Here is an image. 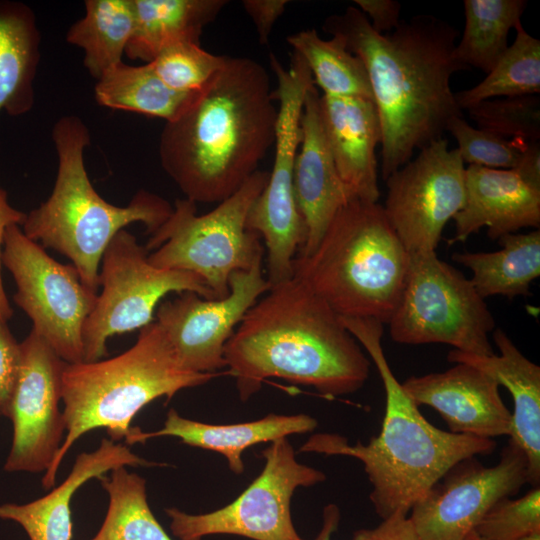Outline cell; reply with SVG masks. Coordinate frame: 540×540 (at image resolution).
<instances>
[{"mask_svg":"<svg viewBox=\"0 0 540 540\" xmlns=\"http://www.w3.org/2000/svg\"><path fill=\"white\" fill-rule=\"evenodd\" d=\"M467 111L479 129L503 138L540 139V99L536 95L493 98Z\"/></svg>","mask_w":540,"mask_h":540,"instance_id":"35","label":"cell"},{"mask_svg":"<svg viewBox=\"0 0 540 540\" xmlns=\"http://www.w3.org/2000/svg\"><path fill=\"white\" fill-rule=\"evenodd\" d=\"M98 479L109 503L99 531L90 540H172L150 509L143 477L119 467Z\"/></svg>","mask_w":540,"mask_h":540,"instance_id":"32","label":"cell"},{"mask_svg":"<svg viewBox=\"0 0 540 540\" xmlns=\"http://www.w3.org/2000/svg\"><path fill=\"white\" fill-rule=\"evenodd\" d=\"M277 80L275 155L268 182L253 203L247 227L264 240L267 249V280L270 286L293 277L295 255L307 239V227L294 192V170L302 139L301 117L309 89L314 85L305 61L295 52L289 68L271 55Z\"/></svg>","mask_w":540,"mask_h":540,"instance_id":"9","label":"cell"},{"mask_svg":"<svg viewBox=\"0 0 540 540\" xmlns=\"http://www.w3.org/2000/svg\"><path fill=\"white\" fill-rule=\"evenodd\" d=\"M199 93L168 87L150 63L132 66L121 62L97 80L95 86L99 105L162 118L166 122L180 117Z\"/></svg>","mask_w":540,"mask_h":540,"instance_id":"28","label":"cell"},{"mask_svg":"<svg viewBox=\"0 0 540 540\" xmlns=\"http://www.w3.org/2000/svg\"><path fill=\"white\" fill-rule=\"evenodd\" d=\"M526 483V456L509 439L494 466L475 456L452 466L412 506L409 518L420 540H464L496 502Z\"/></svg>","mask_w":540,"mask_h":540,"instance_id":"15","label":"cell"},{"mask_svg":"<svg viewBox=\"0 0 540 540\" xmlns=\"http://www.w3.org/2000/svg\"><path fill=\"white\" fill-rule=\"evenodd\" d=\"M463 35L454 50L466 68L490 72L508 48V35L527 7L525 0H464Z\"/></svg>","mask_w":540,"mask_h":540,"instance_id":"30","label":"cell"},{"mask_svg":"<svg viewBox=\"0 0 540 540\" xmlns=\"http://www.w3.org/2000/svg\"><path fill=\"white\" fill-rule=\"evenodd\" d=\"M516 37L503 56L476 86L455 92L461 110L501 97L536 95L540 92V41L519 22Z\"/></svg>","mask_w":540,"mask_h":540,"instance_id":"33","label":"cell"},{"mask_svg":"<svg viewBox=\"0 0 540 540\" xmlns=\"http://www.w3.org/2000/svg\"><path fill=\"white\" fill-rule=\"evenodd\" d=\"M446 131L457 141L463 162L491 169H513L529 142L472 127L462 116L452 118Z\"/></svg>","mask_w":540,"mask_h":540,"instance_id":"36","label":"cell"},{"mask_svg":"<svg viewBox=\"0 0 540 540\" xmlns=\"http://www.w3.org/2000/svg\"><path fill=\"white\" fill-rule=\"evenodd\" d=\"M319 99L318 90L313 85L304 102L302 139L294 170L295 198L307 227V239L298 255L303 257L315 250L335 214L353 199L331 155Z\"/></svg>","mask_w":540,"mask_h":540,"instance_id":"19","label":"cell"},{"mask_svg":"<svg viewBox=\"0 0 540 540\" xmlns=\"http://www.w3.org/2000/svg\"><path fill=\"white\" fill-rule=\"evenodd\" d=\"M454 236L449 244L463 242L487 227L491 239L516 233L522 228H540V191L512 169L465 168V201L453 217Z\"/></svg>","mask_w":540,"mask_h":540,"instance_id":"20","label":"cell"},{"mask_svg":"<svg viewBox=\"0 0 540 540\" xmlns=\"http://www.w3.org/2000/svg\"><path fill=\"white\" fill-rule=\"evenodd\" d=\"M520 540H540V533H535V534H532V535H529L527 537H524Z\"/></svg>","mask_w":540,"mask_h":540,"instance_id":"46","label":"cell"},{"mask_svg":"<svg viewBox=\"0 0 540 540\" xmlns=\"http://www.w3.org/2000/svg\"><path fill=\"white\" fill-rule=\"evenodd\" d=\"M228 2L225 0H132L134 29L125 54L151 62L167 46L200 44L203 28Z\"/></svg>","mask_w":540,"mask_h":540,"instance_id":"25","label":"cell"},{"mask_svg":"<svg viewBox=\"0 0 540 540\" xmlns=\"http://www.w3.org/2000/svg\"><path fill=\"white\" fill-rule=\"evenodd\" d=\"M126 445L103 438L92 452L80 453L66 479L47 495L26 504L0 505V519L18 523L30 540H71L70 502L81 485L126 466H151Z\"/></svg>","mask_w":540,"mask_h":540,"instance_id":"23","label":"cell"},{"mask_svg":"<svg viewBox=\"0 0 540 540\" xmlns=\"http://www.w3.org/2000/svg\"><path fill=\"white\" fill-rule=\"evenodd\" d=\"M264 467L231 503L203 514L165 509L170 530L178 540L228 534L252 540H304L296 531L290 503L299 487L325 481V474L297 461L287 437L270 442L261 451Z\"/></svg>","mask_w":540,"mask_h":540,"instance_id":"13","label":"cell"},{"mask_svg":"<svg viewBox=\"0 0 540 540\" xmlns=\"http://www.w3.org/2000/svg\"><path fill=\"white\" fill-rule=\"evenodd\" d=\"M492 338L499 354L475 355L451 350V363L472 365L489 376L511 394L514 410L510 440L524 452L528 463V483L540 482V367L525 357L508 335L495 328Z\"/></svg>","mask_w":540,"mask_h":540,"instance_id":"22","label":"cell"},{"mask_svg":"<svg viewBox=\"0 0 540 540\" xmlns=\"http://www.w3.org/2000/svg\"><path fill=\"white\" fill-rule=\"evenodd\" d=\"M493 252H457L452 259L472 272L471 283L483 298L528 296L540 276V230L500 237Z\"/></svg>","mask_w":540,"mask_h":540,"instance_id":"27","label":"cell"},{"mask_svg":"<svg viewBox=\"0 0 540 540\" xmlns=\"http://www.w3.org/2000/svg\"><path fill=\"white\" fill-rule=\"evenodd\" d=\"M317 425V420L307 414L273 413L250 422L218 425L187 419L180 416L175 409H170L161 429L143 432L135 427L125 441L127 444H134L154 437L174 436L189 446L222 454L229 469L235 474H241L244 471L242 453L247 448L292 434L312 432Z\"/></svg>","mask_w":540,"mask_h":540,"instance_id":"24","label":"cell"},{"mask_svg":"<svg viewBox=\"0 0 540 540\" xmlns=\"http://www.w3.org/2000/svg\"><path fill=\"white\" fill-rule=\"evenodd\" d=\"M354 4L379 34L390 33L400 24L401 4L394 0H355Z\"/></svg>","mask_w":540,"mask_h":540,"instance_id":"40","label":"cell"},{"mask_svg":"<svg viewBox=\"0 0 540 540\" xmlns=\"http://www.w3.org/2000/svg\"><path fill=\"white\" fill-rule=\"evenodd\" d=\"M401 385L418 407L435 409L451 433L486 439L511 433L512 413L499 384L472 365L455 363L443 372L411 376Z\"/></svg>","mask_w":540,"mask_h":540,"instance_id":"18","label":"cell"},{"mask_svg":"<svg viewBox=\"0 0 540 540\" xmlns=\"http://www.w3.org/2000/svg\"><path fill=\"white\" fill-rule=\"evenodd\" d=\"M409 262L382 205L353 198L335 214L315 250L295 257L293 276L338 316L388 324Z\"/></svg>","mask_w":540,"mask_h":540,"instance_id":"7","label":"cell"},{"mask_svg":"<svg viewBox=\"0 0 540 540\" xmlns=\"http://www.w3.org/2000/svg\"><path fill=\"white\" fill-rule=\"evenodd\" d=\"M20 347V369L8 411L13 437L4 470L46 472L66 433L59 408L66 362L32 330Z\"/></svg>","mask_w":540,"mask_h":540,"instance_id":"16","label":"cell"},{"mask_svg":"<svg viewBox=\"0 0 540 540\" xmlns=\"http://www.w3.org/2000/svg\"><path fill=\"white\" fill-rule=\"evenodd\" d=\"M226 56H217L193 42H179L162 49L149 62L170 88L187 93L203 91L221 71Z\"/></svg>","mask_w":540,"mask_h":540,"instance_id":"34","label":"cell"},{"mask_svg":"<svg viewBox=\"0 0 540 540\" xmlns=\"http://www.w3.org/2000/svg\"><path fill=\"white\" fill-rule=\"evenodd\" d=\"M262 263L260 260L247 271L232 273L230 291L224 298L206 299L185 291L158 305L156 322L185 368L217 373L226 367V343L247 311L271 288Z\"/></svg>","mask_w":540,"mask_h":540,"instance_id":"17","label":"cell"},{"mask_svg":"<svg viewBox=\"0 0 540 540\" xmlns=\"http://www.w3.org/2000/svg\"><path fill=\"white\" fill-rule=\"evenodd\" d=\"M385 182L382 207L409 255L435 252L446 224L465 201V167L458 149H449L444 138L436 140Z\"/></svg>","mask_w":540,"mask_h":540,"instance_id":"14","label":"cell"},{"mask_svg":"<svg viewBox=\"0 0 540 540\" xmlns=\"http://www.w3.org/2000/svg\"><path fill=\"white\" fill-rule=\"evenodd\" d=\"M531 188L540 191V143L526 142L522 154L512 169Z\"/></svg>","mask_w":540,"mask_h":540,"instance_id":"43","label":"cell"},{"mask_svg":"<svg viewBox=\"0 0 540 540\" xmlns=\"http://www.w3.org/2000/svg\"><path fill=\"white\" fill-rule=\"evenodd\" d=\"M257 61L226 57L221 71L159 143L163 169L186 199L220 203L258 169L274 143L277 107Z\"/></svg>","mask_w":540,"mask_h":540,"instance_id":"2","label":"cell"},{"mask_svg":"<svg viewBox=\"0 0 540 540\" xmlns=\"http://www.w3.org/2000/svg\"><path fill=\"white\" fill-rule=\"evenodd\" d=\"M20 363V343L13 336L7 322L0 320V417H8Z\"/></svg>","mask_w":540,"mask_h":540,"instance_id":"38","label":"cell"},{"mask_svg":"<svg viewBox=\"0 0 540 540\" xmlns=\"http://www.w3.org/2000/svg\"><path fill=\"white\" fill-rule=\"evenodd\" d=\"M320 114L338 174L353 198L377 202L376 147L381 126L375 103L363 97L322 95Z\"/></svg>","mask_w":540,"mask_h":540,"instance_id":"21","label":"cell"},{"mask_svg":"<svg viewBox=\"0 0 540 540\" xmlns=\"http://www.w3.org/2000/svg\"><path fill=\"white\" fill-rule=\"evenodd\" d=\"M52 138L58 170L49 198L26 214L23 233L72 261L82 283L98 293L99 269L108 244L127 225L141 222L152 235L170 217L164 198L139 190L127 206L105 201L94 189L84 164L90 144L86 125L77 116L61 117Z\"/></svg>","mask_w":540,"mask_h":540,"instance_id":"6","label":"cell"},{"mask_svg":"<svg viewBox=\"0 0 540 540\" xmlns=\"http://www.w3.org/2000/svg\"><path fill=\"white\" fill-rule=\"evenodd\" d=\"M341 514L337 505L330 503L323 509L322 526L314 540H331L337 531Z\"/></svg>","mask_w":540,"mask_h":540,"instance_id":"44","label":"cell"},{"mask_svg":"<svg viewBox=\"0 0 540 540\" xmlns=\"http://www.w3.org/2000/svg\"><path fill=\"white\" fill-rule=\"evenodd\" d=\"M85 16L75 22L66 40L84 51V65L99 80L122 61L134 29L132 0H87Z\"/></svg>","mask_w":540,"mask_h":540,"instance_id":"29","label":"cell"},{"mask_svg":"<svg viewBox=\"0 0 540 540\" xmlns=\"http://www.w3.org/2000/svg\"><path fill=\"white\" fill-rule=\"evenodd\" d=\"M286 40L293 52L305 61L314 85L320 87L324 95L373 100L366 68L341 36L332 35L325 40L315 29H308L289 35Z\"/></svg>","mask_w":540,"mask_h":540,"instance_id":"31","label":"cell"},{"mask_svg":"<svg viewBox=\"0 0 540 540\" xmlns=\"http://www.w3.org/2000/svg\"><path fill=\"white\" fill-rule=\"evenodd\" d=\"M25 218L26 213L12 207L8 202L7 193L0 188V320L6 322L12 318L13 310L7 298L1 274L4 234L12 225L22 226Z\"/></svg>","mask_w":540,"mask_h":540,"instance_id":"42","label":"cell"},{"mask_svg":"<svg viewBox=\"0 0 540 540\" xmlns=\"http://www.w3.org/2000/svg\"><path fill=\"white\" fill-rule=\"evenodd\" d=\"M464 540H484L481 537H479L474 531L469 533L467 537Z\"/></svg>","mask_w":540,"mask_h":540,"instance_id":"45","label":"cell"},{"mask_svg":"<svg viewBox=\"0 0 540 540\" xmlns=\"http://www.w3.org/2000/svg\"><path fill=\"white\" fill-rule=\"evenodd\" d=\"M240 400L281 378L326 397L354 393L370 360L340 317L296 277L272 286L247 311L224 348Z\"/></svg>","mask_w":540,"mask_h":540,"instance_id":"3","label":"cell"},{"mask_svg":"<svg viewBox=\"0 0 540 540\" xmlns=\"http://www.w3.org/2000/svg\"><path fill=\"white\" fill-rule=\"evenodd\" d=\"M388 325L399 344L441 343L465 353L495 354L488 336L496 323L485 299L436 252L410 255L404 290Z\"/></svg>","mask_w":540,"mask_h":540,"instance_id":"10","label":"cell"},{"mask_svg":"<svg viewBox=\"0 0 540 540\" xmlns=\"http://www.w3.org/2000/svg\"><path fill=\"white\" fill-rule=\"evenodd\" d=\"M269 172L257 170L210 212L197 215L196 203L176 200L170 217L145 247L151 265L200 277L214 299L229 294V278L263 260L261 237L247 227L248 213L265 188Z\"/></svg>","mask_w":540,"mask_h":540,"instance_id":"8","label":"cell"},{"mask_svg":"<svg viewBox=\"0 0 540 540\" xmlns=\"http://www.w3.org/2000/svg\"><path fill=\"white\" fill-rule=\"evenodd\" d=\"M242 3L256 27L260 43L266 44L275 22L284 13L289 2L287 0H244Z\"/></svg>","mask_w":540,"mask_h":540,"instance_id":"41","label":"cell"},{"mask_svg":"<svg viewBox=\"0 0 540 540\" xmlns=\"http://www.w3.org/2000/svg\"><path fill=\"white\" fill-rule=\"evenodd\" d=\"M218 375L185 368L156 321L141 328L134 345L117 356L66 363L61 396L66 435L43 476V487H54L64 456L85 433L102 427L112 441L126 439L132 420L150 402L161 397L169 401L180 390Z\"/></svg>","mask_w":540,"mask_h":540,"instance_id":"5","label":"cell"},{"mask_svg":"<svg viewBox=\"0 0 540 540\" xmlns=\"http://www.w3.org/2000/svg\"><path fill=\"white\" fill-rule=\"evenodd\" d=\"M39 46L33 11L20 2L0 1V112L20 116L32 108Z\"/></svg>","mask_w":540,"mask_h":540,"instance_id":"26","label":"cell"},{"mask_svg":"<svg viewBox=\"0 0 540 540\" xmlns=\"http://www.w3.org/2000/svg\"><path fill=\"white\" fill-rule=\"evenodd\" d=\"M351 540H420L408 514L396 512L374 528H362Z\"/></svg>","mask_w":540,"mask_h":540,"instance_id":"39","label":"cell"},{"mask_svg":"<svg viewBox=\"0 0 540 540\" xmlns=\"http://www.w3.org/2000/svg\"><path fill=\"white\" fill-rule=\"evenodd\" d=\"M474 532L484 540H520L540 533L539 486H533L518 499L506 497L496 502Z\"/></svg>","mask_w":540,"mask_h":540,"instance_id":"37","label":"cell"},{"mask_svg":"<svg viewBox=\"0 0 540 540\" xmlns=\"http://www.w3.org/2000/svg\"><path fill=\"white\" fill-rule=\"evenodd\" d=\"M148 255L147 248L125 229L108 244L99 269L102 291L83 326V362L102 359L110 337L150 324L160 301L169 293L191 291L214 299L200 277L156 268Z\"/></svg>","mask_w":540,"mask_h":540,"instance_id":"11","label":"cell"},{"mask_svg":"<svg viewBox=\"0 0 540 540\" xmlns=\"http://www.w3.org/2000/svg\"><path fill=\"white\" fill-rule=\"evenodd\" d=\"M343 325L374 362L385 390V414L380 433L368 444L333 433L312 435L299 452L358 459L372 485L369 499L383 520L412 506L456 463L489 455L493 439L454 434L432 425L405 393L382 347L384 324L370 318H341Z\"/></svg>","mask_w":540,"mask_h":540,"instance_id":"4","label":"cell"},{"mask_svg":"<svg viewBox=\"0 0 540 540\" xmlns=\"http://www.w3.org/2000/svg\"><path fill=\"white\" fill-rule=\"evenodd\" d=\"M2 265L13 276L14 302L31 319L32 331L66 363L83 362V326L98 294L82 283L72 264L56 261L19 225L5 231Z\"/></svg>","mask_w":540,"mask_h":540,"instance_id":"12","label":"cell"},{"mask_svg":"<svg viewBox=\"0 0 540 540\" xmlns=\"http://www.w3.org/2000/svg\"><path fill=\"white\" fill-rule=\"evenodd\" d=\"M324 30L341 36L366 68L380 120L385 181L462 116L451 88L453 74L467 69L454 57L459 31L435 16L417 15L379 34L355 6L328 18Z\"/></svg>","mask_w":540,"mask_h":540,"instance_id":"1","label":"cell"}]
</instances>
